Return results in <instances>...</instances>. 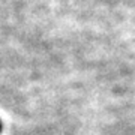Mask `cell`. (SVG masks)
<instances>
[{
  "label": "cell",
  "instance_id": "6da1fadb",
  "mask_svg": "<svg viewBox=\"0 0 135 135\" xmlns=\"http://www.w3.org/2000/svg\"><path fill=\"white\" fill-rule=\"evenodd\" d=\"M2 128H3V125H2V120H0V132H2Z\"/></svg>",
  "mask_w": 135,
  "mask_h": 135
}]
</instances>
